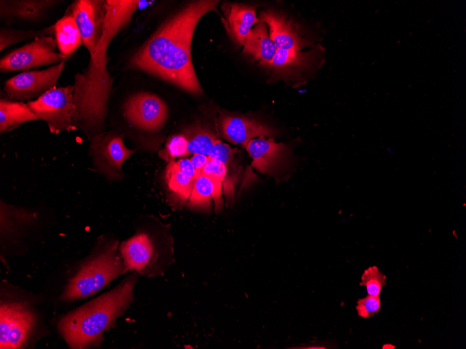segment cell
<instances>
[{"instance_id":"6da1fadb","label":"cell","mask_w":466,"mask_h":349,"mask_svg":"<svg viewBox=\"0 0 466 349\" xmlns=\"http://www.w3.org/2000/svg\"><path fill=\"white\" fill-rule=\"evenodd\" d=\"M218 1L188 3L166 21L131 57L130 65L193 93H202L191 59V42L201 17L216 10Z\"/></svg>"},{"instance_id":"7a4b0ae2","label":"cell","mask_w":466,"mask_h":349,"mask_svg":"<svg viewBox=\"0 0 466 349\" xmlns=\"http://www.w3.org/2000/svg\"><path fill=\"white\" fill-rule=\"evenodd\" d=\"M135 274L111 291L64 316L58 327L72 348L98 346L103 334L112 327L133 300Z\"/></svg>"},{"instance_id":"3957f363","label":"cell","mask_w":466,"mask_h":349,"mask_svg":"<svg viewBox=\"0 0 466 349\" xmlns=\"http://www.w3.org/2000/svg\"><path fill=\"white\" fill-rule=\"evenodd\" d=\"M107 56L90 58L86 69L74 77L73 125L90 141L103 132L113 78L107 70Z\"/></svg>"},{"instance_id":"277c9868","label":"cell","mask_w":466,"mask_h":349,"mask_svg":"<svg viewBox=\"0 0 466 349\" xmlns=\"http://www.w3.org/2000/svg\"><path fill=\"white\" fill-rule=\"evenodd\" d=\"M118 241L99 245L89 259L67 285L61 296L63 301L85 298L95 294L127 270L117 253Z\"/></svg>"},{"instance_id":"5b68a950","label":"cell","mask_w":466,"mask_h":349,"mask_svg":"<svg viewBox=\"0 0 466 349\" xmlns=\"http://www.w3.org/2000/svg\"><path fill=\"white\" fill-rule=\"evenodd\" d=\"M73 90V84L54 87L37 99L27 102L38 120L47 123L52 134L77 130L73 125L75 112Z\"/></svg>"},{"instance_id":"8992f818","label":"cell","mask_w":466,"mask_h":349,"mask_svg":"<svg viewBox=\"0 0 466 349\" xmlns=\"http://www.w3.org/2000/svg\"><path fill=\"white\" fill-rule=\"evenodd\" d=\"M123 136L116 132H102L89 141V155L95 171L108 180H121L123 163L136 150L128 148Z\"/></svg>"},{"instance_id":"52a82bcc","label":"cell","mask_w":466,"mask_h":349,"mask_svg":"<svg viewBox=\"0 0 466 349\" xmlns=\"http://www.w3.org/2000/svg\"><path fill=\"white\" fill-rule=\"evenodd\" d=\"M1 247L4 250L22 248L38 232L43 215L38 210L12 205L1 201Z\"/></svg>"},{"instance_id":"ba28073f","label":"cell","mask_w":466,"mask_h":349,"mask_svg":"<svg viewBox=\"0 0 466 349\" xmlns=\"http://www.w3.org/2000/svg\"><path fill=\"white\" fill-rule=\"evenodd\" d=\"M57 42L52 36H43L17 48L0 59L2 72L27 71L43 65L60 63L67 58L56 52Z\"/></svg>"},{"instance_id":"9c48e42d","label":"cell","mask_w":466,"mask_h":349,"mask_svg":"<svg viewBox=\"0 0 466 349\" xmlns=\"http://www.w3.org/2000/svg\"><path fill=\"white\" fill-rule=\"evenodd\" d=\"M128 125L139 130L153 132L159 130L167 118V107L157 95L141 92L133 94L122 108Z\"/></svg>"},{"instance_id":"30bf717a","label":"cell","mask_w":466,"mask_h":349,"mask_svg":"<svg viewBox=\"0 0 466 349\" xmlns=\"http://www.w3.org/2000/svg\"><path fill=\"white\" fill-rule=\"evenodd\" d=\"M65 65V61H63L45 70H27L13 76L4 83L6 97L17 101L37 99L56 87Z\"/></svg>"},{"instance_id":"8fae6325","label":"cell","mask_w":466,"mask_h":349,"mask_svg":"<svg viewBox=\"0 0 466 349\" xmlns=\"http://www.w3.org/2000/svg\"><path fill=\"white\" fill-rule=\"evenodd\" d=\"M69 11L75 20L84 46L90 57H94L103 34L105 1L77 0L70 5Z\"/></svg>"},{"instance_id":"7c38bea8","label":"cell","mask_w":466,"mask_h":349,"mask_svg":"<svg viewBox=\"0 0 466 349\" xmlns=\"http://www.w3.org/2000/svg\"><path fill=\"white\" fill-rule=\"evenodd\" d=\"M1 348H19L27 341L34 324L33 313L20 304H1Z\"/></svg>"},{"instance_id":"4fadbf2b","label":"cell","mask_w":466,"mask_h":349,"mask_svg":"<svg viewBox=\"0 0 466 349\" xmlns=\"http://www.w3.org/2000/svg\"><path fill=\"white\" fill-rule=\"evenodd\" d=\"M243 147L253 159V167L276 179L289 164L287 146L283 143L275 142L273 137L266 139L265 137L260 136L250 139Z\"/></svg>"},{"instance_id":"5bb4252c","label":"cell","mask_w":466,"mask_h":349,"mask_svg":"<svg viewBox=\"0 0 466 349\" xmlns=\"http://www.w3.org/2000/svg\"><path fill=\"white\" fill-rule=\"evenodd\" d=\"M153 2L146 0H105L101 40L96 55L91 58L107 56V50L112 40L132 20L134 13Z\"/></svg>"},{"instance_id":"9a60e30c","label":"cell","mask_w":466,"mask_h":349,"mask_svg":"<svg viewBox=\"0 0 466 349\" xmlns=\"http://www.w3.org/2000/svg\"><path fill=\"white\" fill-rule=\"evenodd\" d=\"M221 136L234 144L245 146L257 137H273L274 130L259 121L233 115H221L218 120Z\"/></svg>"},{"instance_id":"2e32d148","label":"cell","mask_w":466,"mask_h":349,"mask_svg":"<svg viewBox=\"0 0 466 349\" xmlns=\"http://www.w3.org/2000/svg\"><path fill=\"white\" fill-rule=\"evenodd\" d=\"M260 20L268 25L269 37L278 49L300 51L310 45L301 36L295 24L280 13L272 10L263 12Z\"/></svg>"},{"instance_id":"e0dca14e","label":"cell","mask_w":466,"mask_h":349,"mask_svg":"<svg viewBox=\"0 0 466 349\" xmlns=\"http://www.w3.org/2000/svg\"><path fill=\"white\" fill-rule=\"evenodd\" d=\"M119 251L127 270L141 272L152 261L156 248L150 234L139 231L121 243Z\"/></svg>"},{"instance_id":"ac0fdd59","label":"cell","mask_w":466,"mask_h":349,"mask_svg":"<svg viewBox=\"0 0 466 349\" xmlns=\"http://www.w3.org/2000/svg\"><path fill=\"white\" fill-rule=\"evenodd\" d=\"M54 0H1L0 16L6 21H38L55 6Z\"/></svg>"},{"instance_id":"d6986e66","label":"cell","mask_w":466,"mask_h":349,"mask_svg":"<svg viewBox=\"0 0 466 349\" xmlns=\"http://www.w3.org/2000/svg\"><path fill=\"white\" fill-rule=\"evenodd\" d=\"M243 46V53L267 69H269L278 50L269 37L266 23L260 20L245 38Z\"/></svg>"},{"instance_id":"ffe728a7","label":"cell","mask_w":466,"mask_h":349,"mask_svg":"<svg viewBox=\"0 0 466 349\" xmlns=\"http://www.w3.org/2000/svg\"><path fill=\"white\" fill-rule=\"evenodd\" d=\"M316 52L278 49L269 69L277 77L289 79L301 75L313 63Z\"/></svg>"},{"instance_id":"44dd1931","label":"cell","mask_w":466,"mask_h":349,"mask_svg":"<svg viewBox=\"0 0 466 349\" xmlns=\"http://www.w3.org/2000/svg\"><path fill=\"white\" fill-rule=\"evenodd\" d=\"M38 120L27 103L8 98L0 100V133L13 131L20 125Z\"/></svg>"},{"instance_id":"7402d4cb","label":"cell","mask_w":466,"mask_h":349,"mask_svg":"<svg viewBox=\"0 0 466 349\" xmlns=\"http://www.w3.org/2000/svg\"><path fill=\"white\" fill-rule=\"evenodd\" d=\"M54 25L55 40L59 52L68 58L83 44L75 20L69 11Z\"/></svg>"},{"instance_id":"603a6c76","label":"cell","mask_w":466,"mask_h":349,"mask_svg":"<svg viewBox=\"0 0 466 349\" xmlns=\"http://www.w3.org/2000/svg\"><path fill=\"white\" fill-rule=\"evenodd\" d=\"M227 20L232 38L239 45H243L253 26L257 23L260 19L256 17L254 7L234 3L229 9Z\"/></svg>"},{"instance_id":"cb8c5ba5","label":"cell","mask_w":466,"mask_h":349,"mask_svg":"<svg viewBox=\"0 0 466 349\" xmlns=\"http://www.w3.org/2000/svg\"><path fill=\"white\" fill-rule=\"evenodd\" d=\"M165 179L172 199L179 203H186L190 196L195 180L185 175L174 160L167 162Z\"/></svg>"},{"instance_id":"d4e9b609","label":"cell","mask_w":466,"mask_h":349,"mask_svg":"<svg viewBox=\"0 0 466 349\" xmlns=\"http://www.w3.org/2000/svg\"><path fill=\"white\" fill-rule=\"evenodd\" d=\"M213 189V183L209 178L202 175L196 178L188 199V208L210 212L212 208Z\"/></svg>"},{"instance_id":"484cf974","label":"cell","mask_w":466,"mask_h":349,"mask_svg":"<svg viewBox=\"0 0 466 349\" xmlns=\"http://www.w3.org/2000/svg\"><path fill=\"white\" fill-rule=\"evenodd\" d=\"M188 140V155L202 154L209 156L218 139L216 135L206 127H197L185 135Z\"/></svg>"},{"instance_id":"4316f807","label":"cell","mask_w":466,"mask_h":349,"mask_svg":"<svg viewBox=\"0 0 466 349\" xmlns=\"http://www.w3.org/2000/svg\"><path fill=\"white\" fill-rule=\"evenodd\" d=\"M54 35V25L39 30H20L1 28L0 30V49L2 51L7 47L20 42L36 39L43 36Z\"/></svg>"},{"instance_id":"83f0119b","label":"cell","mask_w":466,"mask_h":349,"mask_svg":"<svg viewBox=\"0 0 466 349\" xmlns=\"http://www.w3.org/2000/svg\"><path fill=\"white\" fill-rule=\"evenodd\" d=\"M202 175L211 180L221 181L227 203L232 201L234 194V182L230 178L228 169L225 164L219 160L209 157L202 170Z\"/></svg>"},{"instance_id":"f1b7e54d","label":"cell","mask_w":466,"mask_h":349,"mask_svg":"<svg viewBox=\"0 0 466 349\" xmlns=\"http://www.w3.org/2000/svg\"><path fill=\"white\" fill-rule=\"evenodd\" d=\"M188 140L184 134H178L171 137L166 142L165 146L160 150L158 155L166 162L174 160L176 157H183L188 155Z\"/></svg>"},{"instance_id":"f546056e","label":"cell","mask_w":466,"mask_h":349,"mask_svg":"<svg viewBox=\"0 0 466 349\" xmlns=\"http://www.w3.org/2000/svg\"><path fill=\"white\" fill-rule=\"evenodd\" d=\"M361 286H364L370 295L379 296L382 288L386 285V276L377 266L366 269L361 278Z\"/></svg>"},{"instance_id":"4dcf8cb0","label":"cell","mask_w":466,"mask_h":349,"mask_svg":"<svg viewBox=\"0 0 466 349\" xmlns=\"http://www.w3.org/2000/svg\"><path fill=\"white\" fill-rule=\"evenodd\" d=\"M356 309L360 317L364 318L373 317L381 309L379 297L368 295L357 301Z\"/></svg>"},{"instance_id":"1f68e13d","label":"cell","mask_w":466,"mask_h":349,"mask_svg":"<svg viewBox=\"0 0 466 349\" xmlns=\"http://www.w3.org/2000/svg\"><path fill=\"white\" fill-rule=\"evenodd\" d=\"M238 150L231 148L228 144L223 143L218 139L214 144L209 157L219 160L229 168L233 162V157Z\"/></svg>"},{"instance_id":"d6a6232c","label":"cell","mask_w":466,"mask_h":349,"mask_svg":"<svg viewBox=\"0 0 466 349\" xmlns=\"http://www.w3.org/2000/svg\"><path fill=\"white\" fill-rule=\"evenodd\" d=\"M209 160V156L202 154H194L190 160L192 162L195 170V180L202 176V170Z\"/></svg>"},{"instance_id":"836d02e7","label":"cell","mask_w":466,"mask_h":349,"mask_svg":"<svg viewBox=\"0 0 466 349\" xmlns=\"http://www.w3.org/2000/svg\"><path fill=\"white\" fill-rule=\"evenodd\" d=\"M176 164L185 175L195 180V170L190 159L181 158L176 161Z\"/></svg>"}]
</instances>
